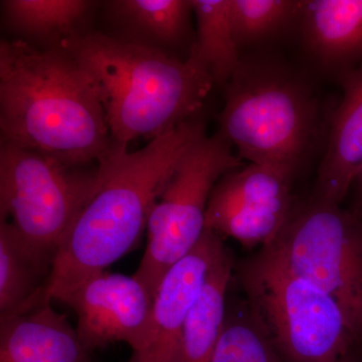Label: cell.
<instances>
[{
  "mask_svg": "<svg viewBox=\"0 0 362 362\" xmlns=\"http://www.w3.org/2000/svg\"><path fill=\"white\" fill-rule=\"evenodd\" d=\"M250 310L287 362H346L362 337L335 300L267 247L244 266Z\"/></svg>",
  "mask_w": 362,
  "mask_h": 362,
  "instance_id": "cell-4",
  "label": "cell"
},
{
  "mask_svg": "<svg viewBox=\"0 0 362 362\" xmlns=\"http://www.w3.org/2000/svg\"><path fill=\"white\" fill-rule=\"evenodd\" d=\"M343 99L316 183V201L340 206L362 169V62L343 76Z\"/></svg>",
  "mask_w": 362,
  "mask_h": 362,
  "instance_id": "cell-12",
  "label": "cell"
},
{
  "mask_svg": "<svg viewBox=\"0 0 362 362\" xmlns=\"http://www.w3.org/2000/svg\"><path fill=\"white\" fill-rule=\"evenodd\" d=\"M197 39L190 51L197 54L214 84L230 83L239 71V45L233 37L228 0H192Z\"/></svg>",
  "mask_w": 362,
  "mask_h": 362,
  "instance_id": "cell-19",
  "label": "cell"
},
{
  "mask_svg": "<svg viewBox=\"0 0 362 362\" xmlns=\"http://www.w3.org/2000/svg\"><path fill=\"white\" fill-rule=\"evenodd\" d=\"M294 173L251 163L223 176L216 183L206 216V228L245 247H268L294 211Z\"/></svg>",
  "mask_w": 362,
  "mask_h": 362,
  "instance_id": "cell-9",
  "label": "cell"
},
{
  "mask_svg": "<svg viewBox=\"0 0 362 362\" xmlns=\"http://www.w3.org/2000/svg\"><path fill=\"white\" fill-rule=\"evenodd\" d=\"M57 47L92 78L119 148L139 138L151 141L197 117L214 85L192 51L182 61L100 32L78 33Z\"/></svg>",
  "mask_w": 362,
  "mask_h": 362,
  "instance_id": "cell-3",
  "label": "cell"
},
{
  "mask_svg": "<svg viewBox=\"0 0 362 362\" xmlns=\"http://www.w3.org/2000/svg\"><path fill=\"white\" fill-rule=\"evenodd\" d=\"M204 134L206 126L195 117L137 151L113 146L99 164L96 190L57 252L44 302L61 301L135 246L178 162Z\"/></svg>",
  "mask_w": 362,
  "mask_h": 362,
  "instance_id": "cell-2",
  "label": "cell"
},
{
  "mask_svg": "<svg viewBox=\"0 0 362 362\" xmlns=\"http://www.w3.org/2000/svg\"><path fill=\"white\" fill-rule=\"evenodd\" d=\"M305 40L312 52L330 66L362 62V0L302 1Z\"/></svg>",
  "mask_w": 362,
  "mask_h": 362,
  "instance_id": "cell-15",
  "label": "cell"
},
{
  "mask_svg": "<svg viewBox=\"0 0 362 362\" xmlns=\"http://www.w3.org/2000/svg\"><path fill=\"white\" fill-rule=\"evenodd\" d=\"M0 362H92L66 315L40 304L18 315L0 316Z\"/></svg>",
  "mask_w": 362,
  "mask_h": 362,
  "instance_id": "cell-13",
  "label": "cell"
},
{
  "mask_svg": "<svg viewBox=\"0 0 362 362\" xmlns=\"http://www.w3.org/2000/svg\"><path fill=\"white\" fill-rule=\"evenodd\" d=\"M316 120L310 93L275 69L242 63L226 90L220 134L240 158L295 173Z\"/></svg>",
  "mask_w": 362,
  "mask_h": 362,
  "instance_id": "cell-5",
  "label": "cell"
},
{
  "mask_svg": "<svg viewBox=\"0 0 362 362\" xmlns=\"http://www.w3.org/2000/svg\"><path fill=\"white\" fill-rule=\"evenodd\" d=\"M218 133L197 140L178 162L147 221V246L134 274L156 297L169 269L189 254L206 232L207 204L218 181L242 158Z\"/></svg>",
  "mask_w": 362,
  "mask_h": 362,
  "instance_id": "cell-7",
  "label": "cell"
},
{
  "mask_svg": "<svg viewBox=\"0 0 362 362\" xmlns=\"http://www.w3.org/2000/svg\"><path fill=\"white\" fill-rule=\"evenodd\" d=\"M0 129L1 141L71 166L102 163L113 149L89 74L65 49L21 39L0 44Z\"/></svg>",
  "mask_w": 362,
  "mask_h": 362,
  "instance_id": "cell-1",
  "label": "cell"
},
{
  "mask_svg": "<svg viewBox=\"0 0 362 362\" xmlns=\"http://www.w3.org/2000/svg\"><path fill=\"white\" fill-rule=\"evenodd\" d=\"M93 6L88 0H4L1 11L13 32L54 47L82 33L78 25Z\"/></svg>",
  "mask_w": 362,
  "mask_h": 362,
  "instance_id": "cell-18",
  "label": "cell"
},
{
  "mask_svg": "<svg viewBox=\"0 0 362 362\" xmlns=\"http://www.w3.org/2000/svg\"><path fill=\"white\" fill-rule=\"evenodd\" d=\"M209 362H287L251 310L249 315L226 314Z\"/></svg>",
  "mask_w": 362,
  "mask_h": 362,
  "instance_id": "cell-21",
  "label": "cell"
},
{
  "mask_svg": "<svg viewBox=\"0 0 362 362\" xmlns=\"http://www.w3.org/2000/svg\"><path fill=\"white\" fill-rule=\"evenodd\" d=\"M106 13L116 37L166 52L187 40L194 7L192 0H113Z\"/></svg>",
  "mask_w": 362,
  "mask_h": 362,
  "instance_id": "cell-16",
  "label": "cell"
},
{
  "mask_svg": "<svg viewBox=\"0 0 362 362\" xmlns=\"http://www.w3.org/2000/svg\"><path fill=\"white\" fill-rule=\"evenodd\" d=\"M337 302L362 337V216L314 199L266 247Z\"/></svg>",
  "mask_w": 362,
  "mask_h": 362,
  "instance_id": "cell-8",
  "label": "cell"
},
{
  "mask_svg": "<svg viewBox=\"0 0 362 362\" xmlns=\"http://www.w3.org/2000/svg\"><path fill=\"white\" fill-rule=\"evenodd\" d=\"M228 18L237 45L259 42L300 18L302 1L228 0Z\"/></svg>",
  "mask_w": 362,
  "mask_h": 362,
  "instance_id": "cell-20",
  "label": "cell"
},
{
  "mask_svg": "<svg viewBox=\"0 0 362 362\" xmlns=\"http://www.w3.org/2000/svg\"><path fill=\"white\" fill-rule=\"evenodd\" d=\"M223 247L220 235L206 228L194 249L169 269L154 297L147 341L127 362L180 361L181 337L188 312Z\"/></svg>",
  "mask_w": 362,
  "mask_h": 362,
  "instance_id": "cell-11",
  "label": "cell"
},
{
  "mask_svg": "<svg viewBox=\"0 0 362 362\" xmlns=\"http://www.w3.org/2000/svg\"><path fill=\"white\" fill-rule=\"evenodd\" d=\"M233 267L232 255L223 247L188 312L178 362H209L225 326L226 293L232 280Z\"/></svg>",
  "mask_w": 362,
  "mask_h": 362,
  "instance_id": "cell-17",
  "label": "cell"
},
{
  "mask_svg": "<svg viewBox=\"0 0 362 362\" xmlns=\"http://www.w3.org/2000/svg\"><path fill=\"white\" fill-rule=\"evenodd\" d=\"M354 187H356V206L354 211L362 216V169L359 175L357 176Z\"/></svg>",
  "mask_w": 362,
  "mask_h": 362,
  "instance_id": "cell-22",
  "label": "cell"
},
{
  "mask_svg": "<svg viewBox=\"0 0 362 362\" xmlns=\"http://www.w3.org/2000/svg\"><path fill=\"white\" fill-rule=\"evenodd\" d=\"M346 362H361L358 358V356L352 357V358H350L349 361H347Z\"/></svg>",
  "mask_w": 362,
  "mask_h": 362,
  "instance_id": "cell-23",
  "label": "cell"
},
{
  "mask_svg": "<svg viewBox=\"0 0 362 362\" xmlns=\"http://www.w3.org/2000/svg\"><path fill=\"white\" fill-rule=\"evenodd\" d=\"M54 257L28 244L9 221L0 220V316L44 304Z\"/></svg>",
  "mask_w": 362,
  "mask_h": 362,
  "instance_id": "cell-14",
  "label": "cell"
},
{
  "mask_svg": "<svg viewBox=\"0 0 362 362\" xmlns=\"http://www.w3.org/2000/svg\"><path fill=\"white\" fill-rule=\"evenodd\" d=\"M85 168L1 141L0 218H11L28 244L54 258L99 185L100 166Z\"/></svg>",
  "mask_w": 362,
  "mask_h": 362,
  "instance_id": "cell-6",
  "label": "cell"
},
{
  "mask_svg": "<svg viewBox=\"0 0 362 362\" xmlns=\"http://www.w3.org/2000/svg\"><path fill=\"white\" fill-rule=\"evenodd\" d=\"M59 302L75 311L78 337L89 352L125 342L135 354L147 341L154 296L134 275L101 272Z\"/></svg>",
  "mask_w": 362,
  "mask_h": 362,
  "instance_id": "cell-10",
  "label": "cell"
}]
</instances>
